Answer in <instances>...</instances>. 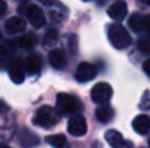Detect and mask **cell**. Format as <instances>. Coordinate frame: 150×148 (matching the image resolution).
I'll return each instance as SVG.
<instances>
[{
  "label": "cell",
  "instance_id": "obj_2",
  "mask_svg": "<svg viewBox=\"0 0 150 148\" xmlns=\"http://www.w3.org/2000/svg\"><path fill=\"white\" fill-rule=\"evenodd\" d=\"M82 108L79 98H76L73 94L59 93L55 100V112L58 115H71L75 114Z\"/></svg>",
  "mask_w": 150,
  "mask_h": 148
},
{
  "label": "cell",
  "instance_id": "obj_20",
  "mask_svg": "<svg viewBox=\"0 0 150 148\" xmlns=\"http://www.w3.org/2000/svg\"><path fill=\"white\" fill-rule=\"evenodd\" d=\"M46 143H49L50 146H53L54 148H62L66 144V138L62 134L50 135V136H46Z\"/></svg>",
  "mask_w": 150,
  "mask_h": 148
},
{
  "label": "cell",
  "instance_id": "obj_9",
  "mask_svg": "<svg viewBox=\"0 0 150 148\" xmlns=\"http://www.w3.org/2000/svg\"><path fill=\"white\" fill-rule=\"evenodd\" d=\"M105 140L112 148H133V143L127 139L116 130H109L105 133Z\"/></svg>",
  "mask_w": 150,
  "mask_h": 148
},
{
  "label": "cell",
  "instance_id": "obj_4",
  "mask_svg": "<svg viewBox=\"0 0 150 148\" xmlns=\"http://www.w3.org/2000/svg\"><path fill=\"white\" fill-rule=\"evenodd\" d=\"M20 12H24L26 15V18L30 22V25L34 29H41L42 26L46 22V18H45L44 10L36 4H29L28 7L21 8L20 7Z\"/></svg>",
  "mask_w": 150,
  "mask_h": 148
},
{
  "label": "cell",
  "instance_id": "obj_15",
  "mask_svg": "<svg viewBox=\"0 0 150 148\" xmlns=\"http://www.w3.org/2000/svg\"><path fill=\"white\" fill-rule=\"evenodd\" d=\"M18 142H20V144L23 147L30 148V147L37 146V144L40 143V139L34 133L26 130V128H23V130L18 133Z\"/></svg>",
  "mask_w": 150,
  "mask_h": 148
},
{
  "label": "cell",
  "instance_id": "obj_10",
  "mask_svg": "<svg viewBox=\"0 0 150 148\" xmlns=\"http://www.w3.org/2000/svg\"><path fill=\"white\" fill-rule=\"evenodd\" d=\"M47 7H49L50 18H52L53 21H55V22H61V21H63L69 16V9L62 3L57 1V0H53Z\"/></svg>",
  "mask_w": 150,
  "mask_h": 148
},
{
  "label": "cell",
  "instance_id": "obj_18",
  "mask_svg": "<svg viewBox=\"0 0 150 148\" xmlns=\"http://www.w3.org/2000/svg\"><path fill=\"white\" fill-rule=\"evenodd\" d=\"M144 18L145 16L140 15V13H133L129 18V26L133 31L136 33H140L144 30Z\"/></svg>",
  "mask_w": 150,
  "mask_h": 148
},
{
  "label": "cell",
  "instance_id": "obj_5",
  "mask_svg": "<svg viewBox=\"0 0 150 148\" xmlns=\"http://www.w3.org/2000/svg\"><path fill=\"white\" fill-rule=\"evenodd\" d=\"M113 89L108 83H98L91 91V98L95 104L105 105L112 98Z\"/></svg>",
  "mask_w": 150,
  "mask_h": 148
},
{
  "label": "cell",
  "instance_id": "obj_33",
  "mask_svg": "<svg viewBox=\"0 0 150 148\" xmlns=\"http://www.w3.org/2000/svg\"><path fill=\"white\" fill-rule=\"evenodd\" d=\"M84 1H87V0H84Z\"/></svg>",
  "mask_w": 150,
  "mask_h": 148
},
{
  "label": "cell",
  "instance_id": "obj_13",
  "mask_svg": "<svg viewBox=\"0 0 150 148\" xmlns=\"http://www.w3.org/2000/svg\"><path fill=\"white\" fill-rule=\"evenodd\" d=\"M24 68H25L26 73H29V75H36V73H38L42 68L41 57L37 54L29 55L25 59V62H24Z\"/></svg>",
  "mask_w": 150,
  "mask_h": 148
},
{
  "label": "cell",
  "instance_id": "obj_29",
  "mask_svg": "<svg viewBox=\"0 0 150 148\" xmlns=\"http://www.w3.org/2000/svg\"><path fill=\"white\" fill-rule=\"evenodd\" d=\"M40 1H41V3H44V4H46V5H49L50 3L53 1V0H40Z\"/></svg>",
  "mask_w": 150,
  "mask_h": 148
},
{
  "label": "cell",
  "instance_id": "obj_19",
  "mask_svg": "<svg viewBox=\"0 0 150 148\" xmlns=\"http://www.w3.org/2000/svg\"><path fill=\"white\" fill-rule=\"evenodd\" d=\"M36 42L37 39L33 34H24L17 39V45L24 50H32L36 46Z\"/></svg>",
  "mask_w": 150,
  "mask_h": 148
},
{
  "label": "cell",
  "instance_id": "obj_21",
  "mask_svg": "<svg viewBox=\"0 0 150 148\" xmlns=\"http://www.w3.org/2000/svg\"><path fill=\"white\" fill-rule=\"evenodd\" d=\"M58 38H59L58 31L55 29H49L44 37V45L45 46H53V45H55V42H58Z\"/></svg>",
  "mask_w": 150,
  "mask_h": 148
},
{
  "label": "cell",
  "instance_id": "obj_3",
  "mask_svg": "<svg viewBox=\"0 0 150 148\" xmlns=\"http://www.w3.org/2000/svg\"><path fill=\"white\" fill-rule=\"evenodd\" d=\"M108 39L115 49H127L132 43V37L127 31V29L120 24H113L108 29Z\"/></svg>",
  "mask_w": 150,
  "mask_h": 148
},
{
  "label": "cell",
  "instance_id": "obj_1",
  "mask_svg": "<svg viewBox=\"0 0 150 148\" xmlns=\"http://www.w3.org/2000/svg\"><path fill=\"white\" fill-rule=\"evenodd\" d=\"M59 122V115L54 108L44 105L38 108L33 115V123L42 128H52Z\"/></svg>",
  "mask_w": 150,
  "mask_h": 148
},
{
  "label": "cell",
  "instance_id": "obj_24",
  "mask_svg": "<svg viewBox=\"0 0 150 148\" xmlns=\"http://www.w3.org/2000/svg\"><path fill=\"white\" fill-rule=\"evenodd\" d=\"M140 108L144 110H150V91H146L145 93L142 94Z\"/></svg>",
  "mask_w": 150,
  "mask_h": 148
},
{
  "label": "cell",
  "instance_id": "obj_11",
  "mask_svg": "<svg viewBox=\"0 0 150 148\" xmlns=\"http://www.w3.org/2000/svg\"><path fill=\"white\" fill-rule=\"evenodd\" d=\"M5 31L8 34H20L26 29V21L21 17H11L5 21Z\"/></svg>",
  "mask_w": 150,
  "mask_h": 148
},
{
  "label": "cell",
  "instance_id": "obj_27",
  "mask_svg": "<svg viewBox=\"0 0 150 148\" xmlns=\"http://www.w3.org/2000/svg\"><path fill=\"white\" fill-rule=\"evenodd\" d=\"M144 71H145L146 75L150 77V59L145 60V63H144Z\"/></svg>",
  "mask_w": 150,
  "mask_h": 148
},
{
  "label": "cell",
  "instance_id": "obj_7",
  "mask_svg": "<svg viewBox=\"0 0 150 148\" xmlns=\"http://www.w3.org/2000/svg\"><path fill=\"white\" fill-rule=\"evenodd\" d=\"M67 131L73 136H83L87 133V122L84 117L80 114H74L69 119L67 123Z\"/></svg>",
  "mask_w": 150,
  "mask_h": 148
},
{
  "label": "cell",
  "instance_id": "obj_16",
  "mask_svg": "<svg viewBox=\"0 0 150 148\" xmlns=\"http://www.w3.org/2000/svg\"><path fill=\"white\" fill-rule=\"evenodd\" d=\"M113 114H115V110L109 105H101L95 112L96 121L100 123H108L113 118Z\"/></svg>",
  "mask_w": 150,
  "mask_h": 148
},
{
  "label": "cell",
  "instance_id": "obj_14",
  "mask_svg": "<svg viewBox=\"0 0 150 148\" xmlns=\"http://www.w3.org/2000/svg\"><path fill=\"white\" fill-rule=\"evenodd\" d=\"M133 128L137 134L140 135H145L150 131V117L149 115H145V114H140L133 119V123H132Z\"/></svg>",
  "mask_w": 150,
  "mask_h": 148
},
{
  "label": "cell",
  "instance_id": "obj_22",
  "mask_svg": "<svg viewBox=\"0 0 150 148\" xmlns=\"http://www.w3.org/2000/svg\"><path fill=\"white\" fill-rule=\"evenodd\" d=\"M8 63H9V51L5 46H0V70L5 68Z\"/></svg>",
  "mask_w": 150,
  "mask_h": 148
},
{
  "label": "cell",
  "instance_id": "obj_6",
  "mask_svg": "<svg viewBox=\"0 0 150 148\" xmlns=\"http://www.w3.org/2000/svg\"><path fill=\"white\" fill-rule=\"evenodd\" d=\"M96 75H98V68L92 63L83 62L78 66L76 71H75V80L79 83H87V81L92 80Z\"/></svg>",
  "mask_w": 150,
  "mask_h": 148
},
{
  "label": "cell",
  "instance_id": "obj_12",
  "mask_svg": "<svg viewBox=\"0 0 150 148\" xmlns=\"http://www.w3.org/2000/svg\"><path fill=\"white\" fill-rule=\"evenodd\" d=\"M128 13V5L125 1L119 0L108 8V16L115 21H122Z\"/></svg>",
  "mask_w": 150,
  "mask_h": 148
},
{
  "label": "cell",
  "instance_id": "obj_17",
  "mask_svg": "<svg viewBox=\"0 0 150 148\" xmlns=\"http://www.w3.org/2000/svg\"><path fill=\"white\" fill-rule=\"evenodd\" d=\"M49 63L53 68L59 70L65 66V54L62 50L59 49H54L49 52Z\"/></svg>",
  "mask_w": 150,
  "mask_h": 148
},
{
  "label": "cell",
  "instance_id": "obj_23",
  "mask_svg": "<svg viewBox=\"0 0 150 148\" xmlns=\"http://www.w3.org/2000/svg\"><path fill=\"white\" fill-rule=\"evenodd\" d=\"M137 47L144 54H149L150 52V38H140L137 42Z\"/></svg>",
  "mask_w": 150,
  "mask_h": 148
},
{
  "label": "cell",
  "instance_id": "obj_31",
  "mask_svg": "<svg viewBox=\"0 0 150 148\" xmlns=\"http://www.w3.org/2000/svg\"><path fill=\"white\" fill-rule=\"evenodd\" d=\"M148 143H149V147H150V136H149V140H148Z\"/></svg>",
  "mask_w": 150,
  "mask_h": 148
},
{
  "label": "cell",
  "instance_id": "obj_32",
  "mask_svg": "<svg viewBox=\"0 0 150 148\" xmlns=\"http://www.w3.org/2000/svg\"><path fill=\"white\" fill-rule=\"evenodd\" d=\"M1 37H3V36H1V31H0V39H1Z\"/></svg>",
  "mask_w": 150,
  "mask_h": 148
},
{
  "label": "cell",
  "instance_id": "obj_30",
  "mask_svg": "<svg viewBox=\"0 0 150 148\" xmlns=\"http://www.w3.org/2000/svg\"><path fill=\"white\" fill-rule=\"evenodd\" d=\"M0 148H11V147L7 146V144H4V143H0Z\"/></svg>",
  "mask_w": 150,
  "mask_h": 148
},
{
  "label": "cell",
  "instance_id": "obj_25",
  "mask_svg": "<svg viewBox=\"0 0 150 148\" xmlns=\"http://www.w3.org/2000/svg\"><path fill=\"white\" fill-rule=\"evenodd\" d=\"M144 30L148 31V34L150 37V15L145 16V18H144Z\"/></svg>",
  "mask_w": 150,
  "mask_h": 148
},
{
  "label": "cell",
  "instance_id": "obj_8",
  "mask_svg": "<svg viewBox=\"0 0 150 148\" xmlns=\"http://www.w3.org/2000/svg\"><path fill=\"white\" fill-rule=\"evenodd\" d=\"M8 72H9L11 80L15 84H21L25 79V68H24V62L20 58L11 60L9 67H8Z\"/></svg>",
  "mask_w": 150,
  "mask_h": 148
},
{
  "label": "cell",
  "instance_id": "obj_28",
  "mask_svg": "<svg viewBox=\"0 0 150 148\" xmlns=\"http://www.w3.org/2000/svg\"><path fill=\"white\" fill-rule=\"evenodd\" d=\"M137 3L142 5H146V7H150V0H137Z\"/></svg>",
  "mask_w": 150,
  "mask_h": 148
},
{
  "label": "cell",
  "instance_id": "obj_26",
  "mask_svg": "<svg viewBox=\"0 0 150 148\" xmlns=\"http://www.w3.org/2000/svg\"><path fill=\"white\" fill-rule=\"evenodd\" d=\"M5 12H7V4H5V1L0 0V17H1V16H4Z\"/></svg>",
  "mask_w": 150,
  "mask_h": 148
}]
</instances>
